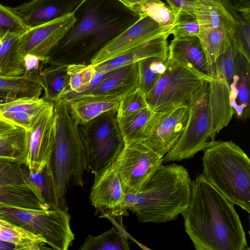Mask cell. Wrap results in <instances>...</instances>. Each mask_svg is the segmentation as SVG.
<instances>
[{
	"mask_svg": "<svg viewBox=\"0 0 250 250\" xmlns=\"http://www.w3.org/2000/svg\"><path fill=\"white\" fill-rule=\"evenodd\" d=\"M138 87L137 62L112 71L99 84L92 89L77 94L66 90L59 100L67 101L81 97L120 98Z\"/></svg>",
	"mask_w": 250,
	"mask_h": 250,
	"instance_id": "17",
	"label": "cell"
},
{
	"mask_svg": "<svg viewBox=\"0 0 250 250\" xmlns=\"http://www.w3.org/2000/svg\"><path fill=\"white\" fill-rule=\"evenodd\" d=\"M148 107L145 94L138 87L127 92L121 98L117 110V120Z\"/></svg>",
	"mask_w": 250,
	"mask_h": 250,
	"instance_id": "39",
	"label": "cell"
},
{
	"mask_svg": "<svg viewBox=\"0 0 250 250\" xmlns=\"http://www.w3.org/2000/svg\"><path fill=\"white\" fill-rule=\"evenodd\" d=\"M176 15L186 13L195 17L194 6L195 0H165Z\"/></svg>",
	"mask_w": 250,
	"mask_h": 250,
	"instance_id": "44",
	"label": "cell"
},
{
	"mask_svg": "<svg viewBox=\"0 0 250 250\" xmlns=\"http://www.w3.org/2000/svg\"><path fill=\"white\" fill-rule=\"evenodd\" d=\"M17 250L16 247L13 245L0 240V250Z\"/></svg>",
	"mask_w": 250,
	"mask_h": 250,
	"instance_id": "48",
	"label": "cell"
},
{
	"mask_svg": "<svg viewBox=\"0 0 250 250\" xmlns=\"http://www.w3.org/2000/svg\"><path fill=\"white\" fill-rule=\"evenodd\" d=\"M82 0H32L11 7L29 28L38 26L72 13Z\"/></svg>",
	"mask_w": 250,
	"mask_h": 250,
	"instance_id": "18",
	"label": "cell"
},
{
	"mask_svg": "<svg viewBox=\"0 0 250 250\" xmlns=\"http://www.w3.org/2000/svg\"><path fill=\"white\" fill-rule=\"evenodd\" d=\"M138 86L146 96L164 73L167 60L159 57H150L137 62Z\"/></svg>",
	"mask_w": 250,
	"mask_h": 250,
	"instance_id": "34",
	"label": "cell"
},
{
	"mask_svg": "<svg viewBox=\"0 0 250 250\" xmlns=\"http://www.w3.org/2000/svg\"><path fill=\"white\" fill-rule=\"evenodd\" d=\"M203 176L234 205L250 212V160L232 141H212L204 150Z\"/></svg>",
	"mask_w": 250,
	"mask_h": 250,
	"instance_id": "5",
	"label": "cell"
},
{
	"mask_svg": "<svg viewBox=\"0 0 250 250\" xmlns=\"http://www.w3.org/2000/svg\"><path fill=\"white\" fill-rule=\"evenodd\" d=\"M166 33L170 34L169 31L162 29L149 17L140 15L136 21L98 51L89 64L99 65Z\"/></svg>",
	"mask_w": 250,
	"mask_h": 250,
	"instance_id": "12",
	"label": "cell"
},
{
	"mask_svg": "<svg viewBox=\"0 0 250 250\" xmlns=\"http://www.w3.org/2000/svg\"><path fill=\"white\" fill-rule=\"evenodd\" d=\"M73 13V25L52 50L50 58L91 59L140 17L117 0H82Z\"/></svg>",
	"mask_w": 250,
	"mask_h": 250,
	"instance_id": "2",
	"label": "cell"
},
{
	"mask_svg": "<svg viewBox=\"0 0 250 250\" xmlns=\"http://www.w3.org/2000/svg\"><path fill=\"white\" fill-rule=\"evenodd\" d=\"M237 24L233 34L231 44L234 48L250 61V21L236 16Z\"/></svg>",
	"mask_w": 250,
	"mask_h": 250,
	"instance_id": "41",
	"label": "cell"
},
{
	"mask_svg": "<svg viewBox=\"0 0 250 250\" xmlns=\"http://www.w3.org/2000/svg\"><path fill=\"white\" fill-rule=\"evenodd\" d=\"M125 7L136 13V8L131 0H117Z\"/></svg>",
	"mask_w": 250,
	"mask_h": 250,
	"instance_id": "47",
	"label": "cell"
},
{
	"mask_svg": "<svg viewBox=\"0 0 250 250\" xmlns=\"http://www.w3.org/2000/svg\"><path fill=\"white\" fill-rule=\"evenodd\" d=\"M188 108L186 126L177 143L163 157L165 163L190 159L215 141L208 81H205L194 93Z\"/></svg>",
	"mask_w": 250,
	"mask_h": 250,
	"instance_id": "7",
	"label": "cell"
},
{
	"mask_svg": "<svg viewBox=\"0 0 250 250\" xmlns=\"http://www.w3.org/2000/svg\"><path fill=\"white\" fill-rule=\"evenodd\" d=\"M209 81V102L216 135L230 122L234 114L229 100V85L225 81L211 77Z\"/></svg>",
	"mask_w": 250,
	"mask_h": 250,
	"instance_id": "25",
	"label": "cell"
},
{
	"mask_svg": "<svg viewBox=\"0 0 250 250\" xmlns=\"http://www.w3.org/2000/svg\"><path fill=\"white\" fill-rule=\"evenodd\" d=\"M121 99L81 97L65 102L74 120L82 125L106 112L117 111Z\"/></svg>",
	"mask_w": 250,
	"mask_h": 250,
	"instance_id": "24",
	"label": "cell"
},
{
	"mask_svg": "<svg viewBox=\"0 0 250 250\" xmlns=\"http://www.w3.org/2000/svg\"><path fill=\"white\" fill-rule=\"evenodd\" d=\"M193 11L200 29L222 28L234 34L237 20L219 0H195Z\"/></svg>",
	"mask_w": 250,
	"mask_h": 250,
	"instance_id": "23",
	"label": "cell"
},
{
	"mask_svg": "<svg viewBox=\"0 0 250 250\" xmlns=\"http://www.w3.org/2000/svg\"><path fill=\"white\" fill-rule=\"evenodd\" d=\"M20 35L9 34L0 38V77L22 76L25 70L22 61L17 54Z\"/></svg>",
	"mask_w": 250,
	"mask_h": 250,
	"instance_id": "30",
	"label": "cell"
},
{
	"mask_svg": "<svg viewBox=\"0 0 250 250\" xmlns=\"http://www.w3.org/2000/svg\"><path fill=\"white\" fill-rule=\"evenodd\" d=\"M157 0H131L133 3L136 7V13L138 14V9L140 6L141 5L150 2L151 1H154Z\"/></svg>",
	"mask_w": 250,
	"mask_h": 250,
	"instance_id": "49",
	"label": "cell"
},
{
	"mask_svg": "<svg viewBox=\"0 0 250 250\" xmlns=\"http://www.w3.org/2000/svg\"><path fill=\"white\" fill-rule=\"evenodd\" d=\"M144 144L161 158L178 141L188 118V106H182L165 113H157Z\"/></svg>",
	"mask_w": 250,
	"mask_h": 250,
	"instance_id": "16",
	"label": "cell"
},
{
	"mask_svg": "<svg viewBox=\"0 0 250 250\" xmlns=\"http://www.w3.org/2000/svg\"><path fill=\"white\" fill-rule=\"evenodd\" d=\"M157 114L147 107L117 120L125 145L143 142L152 127Z\"/></svg>",
	"mask_w": 250,
	"mask_h": 250,
	"instance_id": "26",
	"label": "cell"
},
{
	"mask_svg": "<svg viewBox=\"0 0 250 250\" xmlns=\"http://www.w3.org/2000/svg\"><path fill=\"white\" fill-rule=\"evenodd\" d=\"M18 98L13 95L0 93V104L5 103Z\"/></svg>",
	"mask_w": 250,
	"mask_h": 250,
	"instance_id": "46",
	"label": "cell"
},
{
	"mask_svg": "<svg viewBox=\"0 0 250 250\" xmlns=\"http://www.w3.org/2000/svg\"><path fill=\"white\" fill-rule=\"evenodd\" d=\"M234 205L202 174L192 181L189 204L182 215L195 249H250Z\"/></svg>",
	"mask_w": 250,
	"mask_h": 250,
	"instance_id": "1",
	"label": "cell"
},
{
	"mask_svg": "<svg viewBox=\"0 0 250 250\" xmlns=\"http://www.w3.org/2000/svg\"><path fill=\"white\" fill-rule=\"evenodd\" d=\"M28 28L11 7L0 3V38L9 34L21 35Z\"/></svg>",
	"mask_w": 250,
	"mask_h": 250,
	"instance_id": "40",
	"label": "cell"
},
{
	"mask_svg": "<svg viewBox=\"0 0 250 250\" xmlns=\"http://www.w3.org/2000/svg\"><path fill=\"white\" fill-rule=\"evenodd\" d=\"M53 62L54 63L41 71L40 74L41 85L44 92L43 98L51 103L59 100L69 88L68 64Z\"/></svg>",
	"mask_w": 250,
	"mask_h": 250,
	"instance_id": "27",
	"label": "cell"
},
{
	"mask_svg": "<svg viewBox=\"0 0 250 250\" xmlns=\"http://www.w3.org/2000/svg\"><path fill=\"white\" fill-rule=\"evenodd\" d=\"M40 114L35 115L25 112H17L3 113L0 115V117L28 131Z\"/></svg>",
	"mask_w": 250,
	"mask_h": 250,
	"instance_id": "43",
	"label": "cell"
},
{
	"mask_svg": "<svg viewBox=\"0 0 250 250\" xmlns=\"http://www.w3.org/2000/svg\"><path fill=\"white\" fill-rule=\"evenodd\" d=\"M192 182L183 166L161 165L139 192L125 194L124 207L131 209L141 222L174 220L189 205Z\"/></svg>",
	"mask_w": 250,
	"mask_h": 250,
	"instance_id": "3",
	"label": "cell"
},
{
	"mask_svg": "<svg viewBox=\"0 0 250 250\" xmlns=\"http://www.w3.org/2000/svg\"><path fill=\"white\" fill-rule=\"evenodd\" d=\"M89 199L103 216L110 218L127 214L124 202L125 194L113 162L94 172Z\"/></svg>",
	"mask_w": 250,
	"mask_h": 250,
	"instance_id": "13",
	"label": "cell"
},
{
	"mask_svg": "<svg viewBox=\"0 0 250 250\" xmlns=\"http://www.w3.org/2000/svg\"><path fill=\"white\" fill-rule=\"evenodd\" d=\"M27 131L5 119L0 120V159L26 165Z\"/></svg>",
	"mask_w": 250,
	"mask_h": 250,
	"instance_id": "22",
	"label": "cell"
},
{
	"mask_svg": "<svg viewBox=\"0 0 250 250\" xmlns=\"http://www.w3.org/2000/svg\"><path fill=\"white\" fill-rule=\"evenodd\" d=\"M47 166V165H46ZM46 166L27 171L29 188L46 209L57 208L55 204L53 190Z\"/></svg>",
	"mask_w": 250,
	"mask_h": 250,
	"instance_id": "33",
	"label": "cell"
},
{
	"mask_svg": "<svg viewBox=\"0 0 250 250\" xmlns=\"http://www.w3.org/2000/svg\"><path fill=\"white\" fill-rule=\"evenodd\" d=\"M237 53L231 44L227 50L220 55L210 66V77L224 80L229 85L235 69Z\"/></svg>",
	"mask_w": 250,
	"mask_h": 250,
	"instance_id": "38",
	"label": "cell"
},
{
	"mask_svg": "<svg viewBox=\"0 0 250 250\" xmlns=\"http://www.w3.org/2000/svg\"><path fill=\"white\" fill-rule=\"evenodd\" d=\"M250 61L238 52L234 73L229 84V100L234 114L247 120L250 117Z\"/></svg>",
	"mask_w": 250,
	"mask_h": 250,
	"instance_id": "20",
	"label": "cell"
},
{
	"mask_svg": "<svg viewBox=\"0 0 250 250\" xmlns=\"http://www.w3.org/2000/svg\"><path fill=\"white\" fill-rule=\"evenodd\" d=\"M224 6L233 15L239 6L248 0H219Z\"/></svg>",
	"mask_w": 250,
	"mask_h": 250,
	"instance_id": "45",
	"label": "cell"
},
{
	"mask_svg": "<svg viewBox=\"0 0 250 250\" xmlns=\"http://www.w3.org/2000/svg\"><path fill=\"white\" fill-rule=\"evenodd\" d=\"M51 103L43 97H20L0 104V115L5 113L25 112L37 115Z\"/></svg>",
	"mask_w": 250,
	"mask_h": 250,
	"instance_id": "37",
	"label": "cell"
},
{
	"mask_svg": "<svg viewBox=\"0 0 250 250\" xmlns=\"http://www.w3.org/2000/svg\"><path fill=\"white\" fill-rule=\"evenodd\" d=\"M167 60L212 79L210 66L198 37L173 38L168 44Z\"/></svg>",
	"mask_w": 250,
	"mask_h": 250,
	"instance_id": "19",
	"label": "cell"
},
{
	"mask_svg": "<svg viewBox=\"0 0 250 250\" xmlns=\"http://www.w3.org/2000/svg\"><path fill=\"white\" fill-rule=\"evenodd\" d=\"M54 103L55 141L47 169L56 206L67 211L65 196L69 188L83 186L87 168L86 149L80 125L72 117L67 103Z\"/></svg>",
	"mask_w": 250,
	"mask_h": 250,
	"instance_id": "4",
	"label": "cell"
},
{
	"mask_svg": "<svg viewBox=\"0 0 250 250\" xmlns=\"http://www.w3.org/2000/svg\"><path fill=\"white\" fill-rule=\"evenodd\" d=\"M3 119V118H1V117H0V119Z\"/></svg>",
	"mask_w": 250,
	"mask_h": 250,
	"instance_id": "50",
	"label": "cell"
},
{
	"mask_svg": "<svg viewBox=\"0 0 250 250\" xmlns=\"http://www.w3.org/2000/svg\"><path fill=\"white\" fill-rule=\"evenodd\" d=\"M211 80L188 66L167 60L166 70L146 96L148 106L159 113L188 106L202 83Z\"/></svg>",
	"mask_w": 250,
	"mask_h": 250,
	"instance_id": "8",
	"label": "cell"
},
{
	"mask_svg": "<svg viewBox=\"0 0 250 250\" xmlns=\"http://www.w3.org/2000/svg\"><path fill=\"white\" fill-rule=\"evenodd\" d=\"M126 234L116 227L96 236L88 235L80 250H128Z\"/></svg>",
	"mask_w": 250,
	"mask_h": 250,
	"instance_id": "32",
	"label": "cell"
},
{
	"mask_svg": "<svg viewBox=\"0 0 250 250\" xmlns=\"http://www.w3.org/2000/svg\"><path fill=\"white\" fill-rule=\"evenodd\" d=\"M0 218L42 237L54 250H67L75 239L67 211L22 208L0 203Z\"/></svg>",
	"mask_w": 250,
	"mask_h": 250,
	"instance_id": "6",
	"label": "cell"
},
{
	"mask_svg": "<svg viewBox=\"0 0 250 250\" xmlns=\"http://www.w3.org/2000/svg\"><path fill=\"white\" fill-rule=\"evenodd\" d=\"M163 158L143 142L125 145L113 163L125 194L137 193L162 165Z\"/></svg>",
	"mask_w": 250,
	"mask_h": 250,
	"instance_id": "10",
	"label": "cell"
},
{
	"mask_svg": "<svg viewBox=\"0 0 250 250\" xmlns=\"http://www.w3.org/2000/svg\"><path fill=\"white\" fill-rule=\"evenodd\" d=\"M26 166L30 169L45 167L49 163L55 141L54 103H51L40 114L31 129L27 131Z\"/></svg>",
	"mask_w": 250,
	"mask_h": 250,
	"instance_id": "15",
	"label": "cell"
},
{
	"mask_svg": "<svg viewBox=\"0 0 250 250\" xmlns=\"http://www.w3.org/2000/svg\"><path fill=\"white\" fill-rule=\"evenodd\" d=\"M69 75V88L68 91L80 94L85 91L89 86L96 73L95 66L90 64H68Z\"/></svg>",
	"mask_w": 250,
	"mask_h": 250,
	"instance_id": "36",
	"label": "cell"
},
{
	"mask_svg": "<svg viewBox=\"0 0 250 250\" xmlns=\"http://www.w3.org/2000/svg\"><path fill=\"white\" fill-rule=\"evenodd\" d=\"M233 35V33L222 28L200 29L198 37L210 66L230 46Z\"/></svg>",
	"mask_w": 250,
	"mask_h": 250,
	"instance_id": "29",
	"label": "cell"
},
{
	"mask_svg": "<svg viewBox=\"0 0 250 250\" xmlns=\"http://www.w3.org/2000/svg\"><path fill=\"white\" fill-rule=\"evenodd\" d=\"M26 165L0 159V203L16 207L46 209L29 188Z\"/></svg>",
	"mask_w": 250,
	"mask_h": 250,
	"instance_id": "14",
	"label": "cell"
},
{
	"mask_svg": "<svg viewBox=\"0 0 250 250\" xmlns=\"http://www.w3.org/2000/svg\"><path fill=\"white\" fill-rule=\"evenodd\" d=\"M73 12L62 17L38 26L30 27L20 36L17 54L22 60L27 54L38 57L43 63H48L50 54L73 25Z\"/></svg>",
	"mask_w": 250,
	"mask_h": 250,
	"instance_id": "11",
	"label": "cell"
},
{
	"mask_svg": "<svg viewBox=\"0 0 250 250\" xmlns=\"http://www.w3.org/2000/svg\"><path fill=\"white\" fill-rule=\"evenodd\" d=\"M80 129L86 149L87 167L92 173L112 163L125 146L117 111L106 112Z\"/></svg>",
	"mask_w": 250,
	"mask_h": 250,
	"instance_id": "9",
	"label": "cell"
},
{
	"mask_svg": "<svg viewBox=\"0 0 250 250\" xmlns=\"http://www.w3.org/2000/svg\"><path fill=\"white\" fill-rule=\"evenodd\" d=\"M199 31V25L195 17L186 13H180L169 33L173 38H186L198 37Z\"/></svg>",
	"mask_w": 250,
	"mask_h": 250,
	"instance_id": "42",
	"label": "cell"
},
{
	"mask_svg": "<svg viewBox=\"0 0 250 250\" xmlns=\"http://www.w3.org/2000/svg\"><path fill=\"white\" fill-rule=\"evenodd\" d=\"M138 14L149 17L159 26L169 31L174 25L177 16L172 10L161 0L151 1L139 7Z\"/></svg>",
	"mask_w": 250,
	"mask_h": 250,
	"instance_id": "35",
	"label": "cell"
},
{
	"mask_svg": "<svg viewBox=\"0 0 250 250\" xmlns=\"http://www.w3.org/2000/svg\"><path fill=\"white\" fill-rule=\"evenodd\" d=\"M0 240L13 245L17 250H41L46 244L41 236L0 218Z\"/></svg>",
	"mask_w": 250,
	"mask_h": 250,
	"instance_id": "28",
	"label": "cell"
},
{
	"mask_svg": "<svg viewBox=\"0 0 250 250\" xmlns=\"http://www.w3.org/2000/svg\"><path fill=\"white\" fill-rule=\"evenodd\" d=\"M40 78L24 75L19 77H0V93L17 98L40 97L42 91Z\"/></svg>",
	"mask_w": 250,
	"mask_h": 250,
	"instance_id": "31",
	"label": "cell"
},
{
	"mask_svg": "<svg viewBox=\"0 0 250 250\" xmlns=\"http://www.w3.org/2000/svg\"><path fill=\"white\" fill-rule=\"evenodd\" d=\"M169 35V33H166L95 66L96 72L108 73L150 57H159L167 60L168 46L167 38Z\"/></svg>",
	"mask_w": 250,
	"mask_h": 250,
	"instance_id": "21",
	"label": "cell"
}]
</instances>
